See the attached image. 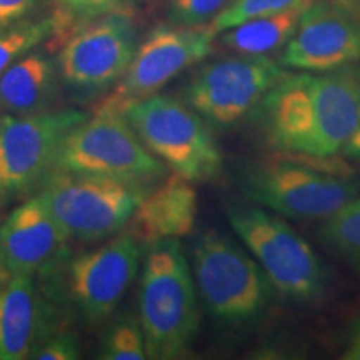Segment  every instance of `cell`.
<instances>
[{
	"mask_svg": "<svg viewBox=\"0 0 360 360\" xmlns=\"http://www.w3.org/2000/svg\"><path fill=\"white\" fill-rule=\"evenodd\" d=\"M56 34V20L44 19L39 22H20L0 32V75L34 47Z\"/></svg>",
	"mask_w": 360,
	"mask_h": 360,
	"instance_id": "obj_22",
	"label": "cell"
},
{
	"mask_svg": "<svg viewBox=\"0 0 360 360\" xmlns=\"http://www.w3.org/2000/svg\"><path fill=\"white\" fill-rule=\"evenodd\" d=\"M312 0H304L285 11L255 17L220 32V44L240 56L267 57L269 53L285 47L294 35L300 15Z\"/></svg>",
	"mask_w": 360,
	"mask_h": 360,
	"instance_id": "obj_20",
	"label": "cell"
},
{
	"mask_svg": "<svg viewBox=\"0 0 360 360\" xmlns=\"http://www.w3.org/2000/svg\"><path fill=\"white\" fill-rule=\"evenodd\" d=\"M69 237L39 197L12 210L0 225V259L12 276H37L64 260Z\"/></svg>",
	"mask_w": 360,
	"mask_h": 360,
	"instance_id": "obj_14",
	"label": "cell"
},
{
	"mask_svg": "<svg viewBox=\"0 0 360 360\" xmlns=\"http://www.w3.org/2000/svg\"><path fill=\"white\" fill-rule=\"evenodd\" d=\"M231 0H170V19L175 25L197 27L210 24Z\"/></svg>",
	"mask_w": 360,
	"mask_h": 360,
	"instance_id": "obj_26",
	"label": "cell"
},
{
	"mask_svg": "<svg viewBox=\"0 0 360 360\" xmlns=\"http://www.w3.org/2000/svg\"><path fill=\"white\" fill-rule=\"evenodd\" d=\"M87 119L77 109L0 117V200L30 191L53 169L67 134Z\"/></svg>",
	"mask_w": 360,
	"mask_h": 360,
	"instance_id": "obj_9",
	"label": "cell"
},
{
	"mask_svg": "<svg viewBox=\"0 0 360 360\" xmlns=\"http://www.w3.org/2000/svg\"><path fill=\"white\" fill-rule=\"evenodd\" d=\"M47 321L34 276H12L0 287V360L30 359L47 337Z\"/></svg>",
	"mask_w": 360,
	"mask_h": 360,
	"instance_id": "obj_18",
	"label": "cell"
},
{
	"mask_svg": "<svg viewBox=\"0 0 360 360\" xmlns=\"http://www.w3.org/2000/svg\"><path fill=\"white\" fill-rule=\"evenodd\" d=\"M287 72L269 57L237 56L210 62L188 82L186 103L207 122L231 127L254 114Z\"/></svg>",
	"mask_w": 360,
	"mask_h": 360,
	"instance_id": "obj_8",
	"label": "cell"
},
{
	"mask_svg": "<svg viewBox=\"0 0 360 360\" xmlns=\"http://www.w3.org/2000/svg\"><path fill=\"white\" fill-rule=\"evenodd\" d=\"M143 195L146 187L137 184L52 169L37 197L67 237L97 242L125 229Z\"/></svg>",
	"mask_w": 360,
	"mask_h": 360,
	"instance_id": "obj_3",
	"label": "cell"
},
{
	"mask_svg": "<svg viewBox=\"0 0 360 360\" xmlns=\"http://www.w3.org/2000/svg\"><path fill=\"white\" fill-rule=\"evenodd\" d=\"M35 7V0H0V32L20 24Z\"/></svg>",
	"mask_w": 360,
	"mask_h": 360,
	"instance_id": "obj_28",
	"label": "cell"
},
{
	"mask_svg": "<svg viewBox=\"0 0 360 360\" xmlns=\"http://www.w3.org/2000/svg\"><path fill=\"white\" fill-rule=\"evenodd\" d=\"M192 276L204 309L225 323L254 322L272 295L257 260L217 231L205 232L193 245Z\"/></svg>",
	"mask_w": 360,
	"mask_h": 360,
	"instance_id": "obj_4",
	"label": "cell"
},
{
	"mask_svg": "<svg viewBox=\"0 0 360 360\" xmlns=\"http://www.w3.org/2000/svg\"><path fill=\"white\" fill-rule=\"evenodd\" d=\"M300 2L304 0H231V4L210 22L209 27L217 35L245 20L285 11Z\"/></svg>",
	"mask_w": 360,
	"mask_h": 360,
	"instance_id": "obj_25",
	"label": "cell"
},
{
	"mask_svg": "<svg viewBox=\"0 0 360 360\" xmlns=\"http://www.w3.org/2000/svg\"><path fill=\"white\" fill-rule=\"evenodd\" d=\"M317 157L342 152L360 125V67L342 65L315 75Z\"/></svg>",
	"mask_w": 360,
	"mask_h": 360,
	"instance_id": "obj_16",
	"label": "cell"
},
{
	"mask_svg": "<svg viewBox=\"0 0 360 360\" xmlns=\"http://www.w3.org/2000/svg\"><path fill=\"white\" fill-rule=\"evenodd\" d=\"M129 0H57V12L53 15L56 20V34L60 42L69 35V30L87 22L109 15L115 12H125Z\"/></svg>",
	"mask_w": 360,
	"mask_h": 360,
	"instance_id": "obj_24",
	"label": "cell"
},
{
	"mask_svg": "<svg viewBox=\"0 0 360 360\" xmlns=\"http://www.w3.org/2000/svg\"><path fill=\"white\" fill-rule=\"evenodd\" d=\"M197 219V191L192 180L172 174L146 193L125 225L142 245L160 238H179L193 231Z\"/></svg>",
	"mask_w": 360,
	"mask_h": 360,
	"instance_id": "obj_17",
	"label": "cell"
},
{
	"mask_svg": "<svg viewBox=\"0 0 360 360\" xmlns=\"http://www.w3.org/2000/svg\"><path fill=\"white\" fill-rule=\"evenodd\" d=\"M342 152H344V155L349 157V159L360 160V125L354 132L352 137L349 139V142L345 143L344 148H342Z\"/></svg>",
	"mask_w": 360,
	"mask_h": 360,
	"instance_id": "obj_30",
	"label": "cell"
},
{
	"mask_svg": "<svg viewBox=\"0 0 360 360\" xmlns=\"http://www.w3.org/2000/svg\"><path fill=\"white\" fill-rule=\"evenodd\" d=\"M57 92L53 62L44 53L29 52L0 75V112L12 115L47 112Z\"/></svg>",
	"mask_w": 360,
	"mask_h": 360,
	"instance_id": "obj_19",
	"label": "cell"
},
{
	"mask_svg": "<svg viewBox=\"0 0 360 360\" xmlns=\"http://www.w3.org/2000/svg\"><path fill=\"white\" fill-rule=\"evenodd\" d=\"M53 169L92 174L147 187L165 175V164L152 154L119 112H101L72 129L58 148Z\"/></svg>",
	"mask_w": 360,
	"mask_h": 360,
	"instance_id": "obj_7",
	"label": "cell"
},
{
	"mask_svg": "<svg viewBox=\"0 0 360 360\" xmlns=\"http://www.w3.org/2000/svg\"><path fill=\"white\" fill-rule=\"evenodd\" d=\"M122 114L148 150L175 174L192 182L220 177L222 152L200 115L169 96L130 102Z\"/></svg>",
	"mask_w": 360,
	"mask_h": 360,
	"instance_id": "obj_5",
	"label": "cell"
},
{
	"mask_svg": "<svg viewBox=\"0 0 360 360\" xmlns=\"http://www.w3.org/2000/svg\"><path fill=\"white\" fill-rule=\"evenodd\" d=\"M299 157L302 160L283 154L245 167L240 186L247 199L282 217L323 220L359 195V184L347 175L314 167Z\"/></svg>",
	"mask_w": 360,
	"mask_h": 360,
	"instance_id": "obj_6",
	"label": "cell"
},
{
	"mask_svg": "<svg viewBox=\"0 0 360 360\" xmlns=\"http://www.w3.org/2000/svg\"><path fill=\"white\" fill-rule=\"evenodd\" d=\"M342 359L360 360V317L352 328V334H350V339H349V347L345 349Z\"/></svg>",
	"mask_w": 360,
	"mask_h": 360,
	"instance_id": "obj_29",
	"label": "cell"
},
{
	"mask_svg": "<svg viewBox=\"0 0 360 360\" xmlns=\"http://www.w3.org/2000/svg\"><path fill=\"white\" fill-rule=\"evenodd\" d=\"M225 212L274 290L300 304L321 299L327 285L326 269L312 247L281 215L245 204H229Z\"/></svg>",
	"mask_w": 360,
	"mask_h": 360,
	"instance_id": "obj_2",
	"label": "cell"
},
{
	"mask_svg": "<svg viewBox=\"0 0 360 360\" xmlns=\"http://www.w3.org/2000/svg\"><path fill=\"white\" fill-rule=\"evenodd\" d=\"M98 359L105 360H143L147 359L146 339L139 319H117L103 337Z\"/></svg>",
	"mask_w": 360,
	"mask_h": 360,
	"instance_id": "obj_23",
	"label": "cell"
},
{
	"mask_svg": "<svg viewBox=\"0 0 360 360\" xmlns=\"http://www.w3.org/2000/svg\"><path fill=\"white\" fill-rule=\"evenodd\" d=\"M214 37L209 24L157 27L139 45L115 89L94 107V114H122L130 102L154 96L180 72L209 56Z\"/></svg>",
	"mask_w": 360,
	"mask_h": 360,
	"instance_id": "obj_10",
	"label": "cell"
},
{
	"mask_svg": "<svg viewBox=\"0 0 360 360\" xmlns=\"http://www.w3.org/2000/svg\"><path fill=\"white\" fill-rule=\"evenodd\" d=\"M139 322L147 359H177L195 339L197 289L179 238H160L146 245L139 285Z\"/></svg>",
	"mask_w": 360,
	"mask_h": 360,
	"instance_id": "obj_1",
	"label": "cell"
},
{
	"mask_svg": "<svg viewBox=\"0 0 360 360\" xmlns=\"http://www.w3.org/2000/svg\"><path fill=\"white\" fill-rule=\"evenodd\" d=\"M360 58V0H312L283 47L281 65L327 72Z\"/></svg>",
	"mask_w": 360,
	"mask_h": 360,
	"instance_id": "obj_12",
	"label": "cell"
},
{
	"mask_svg": "<svg viewBox=\"0 0 360 360\" xmlns=\"http://www.w3.org/2000/svg\"><path fill=\"white\" fill-rule=\"evenodd\" d=\"M314 80L310 74H287L255 110L265 141L282 154L317 157Z\"/></svg>",
	"mask_w": 360,
	"mask_h": 360,
	"instance_id": "obj_15",
	"label": "cell"
},
{
	"mask_svg": "<svg viewBox=\"0 0 360 360\" xmlns=\"http://www.w3.org/2000/svg\"><path fill=\"white\" fill-rule=\"evenodd\" d=\"M11 278H12V272L7 269V265L2 262V259H0V287H2L4 283H7Z\"/></svg>",
	"mask_w": 360,
	"mask_h": 360,
	"instance_id": "obj_31",
	"label": "cell"
},
{
	"mask_svg": "<svg viewBox=\"0 0 360 360\" xmlns=\"http://www.w3.org/2000/svg\"><path fill=\"white\" fill-rule=\"evenodd\" d=\"M79 357V342L74 335L67 334V332L47 335L30 354V359L37 360H75Z\"/></svg>",
	"mask_w": 360,
	"mask_h": 360,
	"instance_id": "obj_27",
	"label": "cell"
},
{
	"mask_svg": "<svg viewBox=\"0 0 360 360\" xmlns=\"http://www.w3.org/2000/svg\"><path fill=\"white\" fill-rule=\"evenodd\" d=\"M135 51V27L127 12L98 17L64 39L58 56L60 79L75 90H105L119 82Z\"/></svg>",
	"mask_w": 360,
	"mask_h": 360,
	"instance_id": "obj_11",
	"label": "cell"
},
{
	"mask_svg": "<svg viewBox=\"0 0 360 360\" xmlns=\"http://www.w3.org/2000/svg\"><path fill=\"white\" fill-rule=\"evenodd\" d=\"M321 237L335 254L360 272V195L323 219Z\"/></svg>",
	"mask_w": 360,
	"mask_h": 360,
	"instance_id": "obj_21",
	"label": "cell"
},
{
	"mask_svg": "<svg viewBox=\"0 0 360 360\" xmlns=\"http://www.w3.org/2000/svg\"><path fill=\"white\" fill-rule=\"evenodd\" d=\"M143 247L124 232L72 260L67 270V294L85 321L101 322L114 312L137 276Z\"/></svg>",
	"mask_w": 360,
	"mask_h": 360,
	"instance_id": "obj_13",
	"label": "cell"
}]
</instances>
